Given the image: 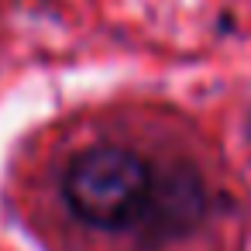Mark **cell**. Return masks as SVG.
I'll list each match as a JSON object with an SVG mask.
<instances>
[{
	"mask_svg": "<svg viewBox=\"0 0 251 251\" xmlns=\"http://www.w3.org/2000/svg\"><path fill=\"white\" fill-rule=\"evenodd\" d=\"M151 162L124 145H93L76 151L62 172L66 210L93 230H131L145 203Z\"/></svg>",
	"mask_w": 251,
	"mask_h": 251,
	"instance_id": "1",
	"label": "cell"
},
{
	"mask_svg": "<svg viewBox=\"0 0 251 251\" xmlns=\"http://www.w3.org/2000/svg\"><path fill=\"white\" fill-rule=\"evenodd\" d=\"M210 213V189L203 172L189 158L151 162L145 203L138 210L134 227L127 230L141 251H158L165 244L193 237Z\"/></svg>",
	"mask_w": 251,
	"mask_h": 251,
	"instance_id": "2",
	"label": "cell"
},
{
	"mask_svg": "<svg viewBox=\"0 0 251 251\" xmlns=\"http://www.w3.org/2000/svg\"><path fill=\"white\" fill-rule=\"evenodd\" d=\"M248 141H251V114H248Z\"/></svg>",
	"mask_w": 251,
	"mask_h": 251,
	"instance_id": "3",
	"label": "cell"
}]
</instances>
